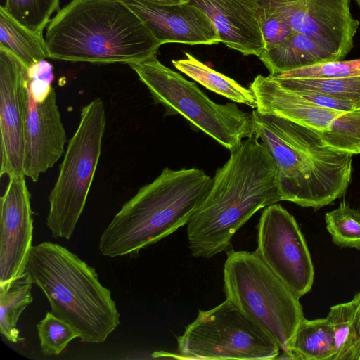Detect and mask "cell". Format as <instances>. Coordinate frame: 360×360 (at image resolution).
I'll list each match as a JSON object with an SVG mask.
<instances>
[{"label":"cell","mask_w":360,"mask_h":360,"mask_svg":"<svg viewBox=\"0 0 360 360\" xmlns=\"http://www.w3.org/2000/svg\"><path fill=\"white\" fill-rule=\"evenodd\" d=\"M274 160L255 136L231 152L187 224L191 254L208 259L231 248L235 233L259 210L281 201Z\"/></svg>","instance_id":"cell-1"},{"label":"cell","mask_w":360,"mask_h":360,"mask_svg":"<svg viewBox=\"0 0 360 360\" xmlns=\"http://www.w3.org/2000/svg\"><path fill=\"white\" fill-rule=\"evenodd\" d=\"M49 58L98 64L138 62L162 44L122 0H70L46 27Z\"/></svg>","instance_id":"cell-2"},{"label":"cell","mask_w":360,"mask_h":360,"mask_svg":"<svg viewBox=\"0 0 360 360\" xmlns=\"http://www.w3.org/2000/svg\"><path fill=\"white\" fill-rule=\"evenodd\" d=\"M252 115L254 136L274 160L282 200L316 210L345 194L352 155L330 149L311 129L257 110Z\"/></svg>","instance_id":"cell-3"},{"label":"cell","mask_w":360,"mask_h":360,"mask_svg":"<svg viewBox=\"0 0 360 360\" xmlns=\"http://www.w3.org/2000/svg\"><path fill=\"white\" fill-rule=\"evenodd\" d=\"M212 182V177L198 168H164L114 216L100 236V253L108 257H137L141 250L187 224Z\"/></svg>","instance_id":"cell-4"},{"label":"cell","mask_w":360,"mask_h":360,"mask_svg":"<svg viewBox=\"0 0 360 360\" xmlns=\"http://www.w3.org/2000/svg\"><path fill=\"white\" fill-rule=\"evenodd\" d=\"M25 271L51 312L72 326L82 342L102 343L120 324L111 292L96 269L66 248L49 241L32 246Z\"/></svg>","instance_id":"cell-5"},{"label":"cell","mask_w":360,"mask_h":360,"mask_svg":"<svg viewBox=\"0 0 360 360\" xmlns=\"http://www.w3.org/2000/svg\"><path fill=\"white\" fill-rule=\"evenodd\" d=\"M224 266V291L278 345L279 359H290V347L304 319L299 297L255 252L230 249ZM279 354V355H280ZM277 358V359H278Z\"/></svg>","instance_id":"cell-6"},{"label":"cell","mask_w":360,"mask_h":360,"mask_svg":"<svg viewBox=\"0 0 360 360\" xmlns=\"http://www.w3.org/2000/svg\"><path fill=\"white\" fill-rule=\"evenodd\" d=\"M156 55L127 65L154 102L165 108V115L184 117L193 129L206 134L230 152L243 139L254 136L252 112L243 111L233 103L214 102L194 82L163 65Z\"/></svg>","instance_id":"cell-7"},{"label":"cell","mask_w":360,"mask_h":360,"mask_svg":"<svg viewBox=\"0 0 360 360\" xmlns=\"http://www.w3.org/2000/svg\"><path fill=\"white\" fill-rule=\"evenodd\" d=\"M105 125V108L101 98L82 108L79 125L68 141L49 195L46 225L55 238L69 240L74 233L99 161Z\"/></svg>","instance_id":"cell-8"},{"label":"cell","mask_w":360,"mask_h":360,"mask_svg":"<svg viewBox=\"0 0 360 360\" xmlns=\"http://www.w3.org/2000/svg\"><path fill=\"white\" fill-rule=\"evenodd\" d=\"M177 354L155 352L154 357L196 359H274L281 354L277 342L231 300L196 319L177 338Z\"/></svg>","instance_id":"cell-9"},{"label":"cell","mask_w":360,"mask_h":360,"mask_svg":"<svg viewBox=\"0 0 360 360\" xmlns=\"http://www.w3.org/2000/svg\"><path fill=\"white\" fill-rule=\"evenodd\" d=\"M256 252L299 298L311 290L314 268L307 241L295 217L280 204L266 207L261 214Z\"/></svg>","instance_id":"cell-10"},{"label":"cell","mask_w":360,"mask_h":360,"mask_svg":"<svg viewBox=\"0 0 360 360\" xmlns=\"http://www.w3.org/2000/svg\"><path fill=\"white\" fill-rule=\"evenodd\" d=\"M38 76L35 65L28 68L23 174L34 182L60 158L67 142L55 89Z\"/></svg>","instance_id":"cell-11"},{"label":"cell","mask_w":360,"mask_h":360,"mask_svg":"<svg viewBox=\"0 0 360 360\" xmlns=\"http://www.w3.org/2000/svg\"><path fill=\"white\" fill-rule=\"evenodd\" d=\"M27 80L26 66L13 53L0 46L1 177L24 175Z\"/></svg>","instance_id":"cell-12"},{"label":"cell","mask_w":360,"mask_h":360,"mask_svg":"<svg viewBox=\"0 0 360 360\" xmlns=\"http://www.w3.org/2000/svg\"><path fill=\"white\" fill-rule=\"evenodd\" d=\"M351 0H288L274 3L294 32L307 35L343 60L354 46L359 22Z\"/></svg>","instance_id":"cell-13"},{"label":"cell","mask_w":360,"mask_h":360,"mask_svg":"<svg viewBox=\"0 0 360 360\" xmlns=\"http://www.w3.org/2000/svg\"><path fill=\"white\" fill-rule=\"evenodd\" d=\"M25 177L8 176L0 200V285L7 284L26 272L32 248L31 195Z\"/></svg>","instance_id":"cell-14"},{"label":"cell","mask_w":360,"mask_h":360,"mask_svg":"<svg viewBox=\"0 0 360 360\" xmlns=\"http://www.w3.org/2000/svg\"><path fill=\"white\" fill-rule=\"evenodd\" d=\"M163 45H213L220 42L215 26L198 6L188 2L158 4L148 0H122Z\"/></svg>","instance_id":"cell-15"},{"label":"cell","mask_w":360,"mask_h":360,"mask_svg":"<svg viewBox=\"0 0 360 360\" xmlns=\"http://www.w3.org/2000/svg\"><path fill=\"white\" fill-rule=\"evenodd\" d=\"M211 20L220 42L244 56L259 57L266 51L257 15L245 0H190Z\"/></svg>","instance_id":"cell-16"},{"label":"cell","mask_w":360,"mask_h":360,"mask_svg":"<svg viewBox=\"0 0 360 360\" xmlns=\"http://www.w3.org/2000/svg\"><path fill=\"white\" fill-rule=\"evenodd\" d=\"M256 100V110L284 118L305 127L326 131L344 111L316 105L295 91L280 86L269 75H258L250 85Z\"/></svg>","instance_id":"cell-17"},{"label":"cell","mask_w":360,"mask_h":360,"mask_svg":"<svg viewBox=\"0 0 360 360\" xmlns=\"http://www.w3.org/2000/svg\"><path fill=\"white\" fill-rule=\"evenodd\" d=\"M270 76L329 61L340 60L311 37L300 32L283 44L265 51L259 57Z\"/></svg>","instance_id":"cell-18"},{"label":"cell","mask_w":360,"mask_h":360,"mask_svg":"<svg viewBox=\"0 0 360 360\" xmlns=\"http://www.w3.org/2000/svg\"><path fill=\"white\" fill-rule=\"evenodd\" d=\"M185 56L186 58L172 60L178 70L207 89L235 103L245 104L252 108H257L256 97L250 87L246 88L234 79L212 69L188 52H185Z\"/></svg>","instance_id":"cell-19"},{"label":"cell","mask_w":360,"mask_h":360,"mask_svg":"<svg viewBox=\"0 0 360 360\" xmlns=\"http://www.w3.org/2000/svg\"><path fill=\"white\" fill-rule=\"evenodd\" d=\"M291 359L333 360L334 333L326 318L304 319L298 326L290 347Z\"/></svg>","instance_id":"cell-20"},{"label":"cell","mask_w":360,"mask_h":360,"mask_svg":"<svg viewBox=\"0 0 360 360\" xmlns=\"http://www.w3.org/2000/svg\"><path fill=\"white\" fill-rule=\"evenodd\" d=\"M0 46L13 53L27 69L49 58L43 34L19 23L2 5L0 6Z\"/></svg>","instance_id":"cell-21"},{"label":"cell","mask_w":360,"mask_h":360,"mask_svg":"<svg viewBox=\"0 0 360 360\" xmlns=\"http://www.w3.org/2000/svg\"><path fill=\"white\" fill-rule=\"evenodd\" d=\"M359 295L356 293L349 302L330 308L326 318L334 333L335 355L333 360H359Z\"/></svg>","instance_id":"cell-22"},{"label":"cell","mask_w":360,"mask_h":360,"mask_svg":"<svg viewBox=\"0 0 360 360\" xmlns=\"http://www.w3.org/2000/svg\"><path fill=\"white\" fill-rule=\"evenodd\" d=\"M32 281L25 272L20 278L0 285V333L9 342L24 340L20 335L18 321L22 311L32 302Z\"/></svg>","instance_id":"cell-23"},{"label":"cell","mask_w":360,"mask_h":360,"mask_svg":"<svg viewBox=\"0 0 360 360\" xmlns=\"http://www.w3.org/2000/svg\"><path fill=\"white\" fill-rule=\"evenodd\" d=\"M270 77L288 90L322 93L360 106V76L339 78Z\"/></svg>","instance_id":"cell-24"},{"label":"cell","mask_w":360,"mask_h":360,"mask_svg":"<svg viewBox=\"0 0 360 360\" xmlns=\"http://www.w3.org/2000/svg\"><path fill=\"white\" fill-rule=\"evenodd\" d=\"M314 131L323 143L334 151L350 155L360 153V110L344 112L328 130Z\"/></svg>","instance_id":"cell-25"},{"label":"cell","mask_w":360,"mask_h":360,"mask_svg":"<svg viewBox=\"0 0 360 360\" xmlns=\"http://www.w3.org/2000/svg\"><path fill=\"white\" fill-rule=\"evenodd\" d=\"M326 229L339 248L360 250V210L345 202L325 214Z\"/></svg>","instance_id":"cell-26"},{"label":"cell","mask_w":360,"mask_h":360,"mask_svg":"<svg viewBox=\"0 0 360 360\" xmlns=\"http://www.w3.org/2000/svg\"><path fill=\"white\" fill-rule=\"evenodd\" d=\"M60 0H6L2 6L19 23L39 34L59 10Z\"/></svg>","instance_id":"cell-27"},{"label":"cell","mask_w":360,"mask_h":360,"mask_svg":"<svg viewBox=\"0 0 360 360\" xmlns=\"http://www.w3.org/2000/svg\"><path fill=\"white\" fill-rule=\"evenodd\" d=\"M258 16L266 51L281 45L294 32L290 25L274 3L245 0Z\"/></svg>","instance_id":"cell-28"},{"label":"cell","mask_w":360,"mask_h":360,"mask_svg":"<svg viewBox=\"0 0 360 360\" xmlns=\"http://www.w3.org/2000/svg\"><path fill=\"white\" fill-rule=\"evenodd\" d=\"M42 353L46 356H58L77 338L79 333L69 323L56 317L51 311L37 325Z\"/></svg>","instance_id":"cell-29"},{"label":"cell","mask_w":360,"mask_h":360,"mask_svg":"<svg viewBox=\"0 0 360 360\" xmlns=\"http://www.w3.org/2000/svg\"><path fill=\"white\" fill-rule=\"evenodd\" d=\"M360 76V58L335 60L290 70L272 77L285 78H339Z\"/></svg>","instance_id":"cell-30"},{"label":"cell","mask_w":360,"mask_h":360,"mask_svg":"<svg viewBox=\"0 0 360 360\" xmlns=\"http://www.w3.org/2000/svg\"><path fill=\"white\" fill-rule=\"evenodd\" d=\"M295 92L320 107L344 112L360 110V106L352 102L340 100L328 94L314 91Z\"/></svg>","instance_id":"cell-31"},{"label":"cell","mask_w":360,"mask_h":360,"mask_svg":"<svg viewBox=\"0 0 360 360\" xmlns=\"http://www.w3.org/2000/svg\"><path fill=\"white\" fill-rule=\"evenodd\" d=\"M149 1L158 4H180L188 3L190 0H148Z\"/></svg>","instance_id":"cell-32"},{"label":"cell","mask_w":360,"mask_h":360,"mask_svg":"<svg viewBox=\"0 0 360 360\" xmlns=\"http://www.w3.org/2000/svg\"><path fill=\"white\" fill-rule=\"evenodd\" d=\"M252 1H263V2H271V3H277V2H281L288 0H252Z\"/></svg>","instance_id":"cell-33"},{"label":"cell","mask_w":360,"mask_h":360,"mask_svg":"<svg viewBox=\"0 0 360 360\" xmlns=\"http://www.w3.org/2000/svg\"><path fill=\"white\" fill-rule=\"evenodd\" d=\"M358 293L359 295V304L358 316H359V330H360V292H359Z\"/></svg>","instance_id":"cell-34"},{"label":"cell","mask_w":360,"mask_h":360,"mask_svg":"<svg viewBox=\"0 0 360 360\" xmlns=\"http://www.w3.org/2000/svg\"><path fill=\"white\" fill-rule=\"evenodd\" d=\"M355 1L356 2L357 5L360 8V0H355Z\"/></svg>","instance_id":"cell-35"},{"label":"cell","mask_w":360,"mask_h":360,"mask_svg":"<svg viewBox=\"0 0 360 360\" xmlns=\"http://www.w3.org/2000/svg\"><path fill=\"white\" fill-rule=\"evenodd\" d=\"M359 360H360V357H359Z\"/></svg>","instance_id":"cell-36"}]
</instances>
